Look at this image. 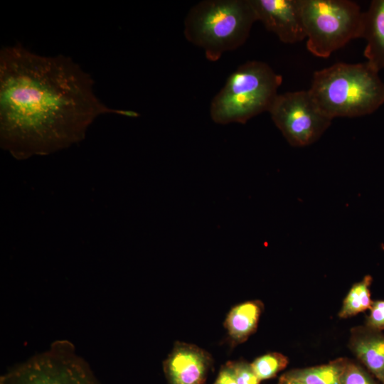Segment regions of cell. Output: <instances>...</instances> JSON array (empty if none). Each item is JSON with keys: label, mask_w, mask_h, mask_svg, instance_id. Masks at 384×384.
<instances>
[{"label": "cell", "mask_w": 384, "mask_h": 384, "mask_svg": "<svg viewBox=\"0 0 384 384\" xmlns=\"http://www.w3.org/2000/svg\"><path fill=\"white\" fill-rule=\"evenodd\" d=\"M94 81L70 57L43 56L21 44L0 51V142L15 159L47 155L81 142L100 114L137 117L95 95Z\"/></svg>", "instance_id": "obj_1"}, {"label": "cell", "mask_w": 384, "mask_h": 384, "mask_svg": "<svg viewBox=\"0 0 384 384\" xmlns=\"http://www.w3.org/2000/svg\"><path fill=\"white\" fill-rule=\"evenodd\" d=\"M367 61L337 63L314 72L308 90L331 119L371 114L384 104V82Z\"/></svg>", "instance_id": "obj_2"}, {"label": "cell", "mask_w": 384, "mask_h": 384, "mask_svg": "<svg viewBox=\"0 0 384 384\" xmlns=\"http://www.w3.org/2000/svg\"><path fill=\"white\" fill-rule=\"evenodd\" d=\"M256 21L250 0H206L190 9L183 33L215 62L223 53L241 46Z\"/></svg>", "instance_id": "obj_3"}, {"label": "cell", "mask_w": 384, "mask_h": 384, "mask_svg": "<svg viewBox=\"0 0 384 384\" xmlns=\"http://www.w3.org/2000/svg\"><path fill=\"white\" fill-rule=\"evenodd\" d=\"M282 82V75L267 63L247 61L230 74L213 99L212 120L220 124H245L253 117L269 112Z\"/></svg>", "instance_id": "obj_4"}, {"label": "cell", "mask_w": 384, "mask_h": 384, "mask_svg": "<svg viewBox=\"0 0 384 384\" xmlns=\"http://www.w3.org/2000/svg\"><path fill=\"white\" fill-rule=\"evenodd\" d=\"M306 48L328 58L351 40L361 38L363 12L349 0H302Z\"/></svg>", "instance_id": "obj_5"}, {"label": "cell", "mask_w": 384, "mask_h": 384, "mask_svg": "<svg viewBox=\"0 0 384 384\" xmlns=\"http://www.w3.org/2000/svg\"><path fill=\"white\" fill-rule=\"evenodd\" d=\"M0 384H100L72 343L58 341L50 349L14 366Z\"/></svg>", "instance_id": "obj_6"}, {"label": "cell", "mask_w": 384, "mask_h": 384, "mask_svg": "<svg viewBox=\"0 0 384 384\" xmlns=\"http://www.w3.org/2000/svg\"><path fill=\"white\" fill-rule=\"evenodd\" d=\"M269 112L287 142L295 147L316 142L332 121L320 109L309 90L278 94Z\"/></svg>", "instance_id": "obj_7"}, {"label": "cell", "mask_w": 384, "mask_h": 384, "mask_svg": "<svg viewBox=\"0 0 384 384\" xmlns=\"http://www.w3.org/2000/svg\"><path fill=\"white\" fill-rule=\"evenodd\" d=\"M257 21L284 43L306 38L302 0H250Z\"/></svg>", "instance_id": "obj_8"}, {"label": "cell", "mask_w": 384, "mask_h": 384, "mask_svg": "<svg viewBox=\"0 0 384 384\" xmlns=\"http://www.w3.org/2000/svg\"><path fill=\"white\" fill-rule=\"evenodd\" d=\"M212 363L209 353L198 346L177 342L163 369L168 384H206Z\"/></svg>", "instance_id": "obj_9"}, {"label": "cell", "mask_w": 384, "mask_h": 384, "mask_svg": "<svg viewBox=\"0 0 384 384\" xmlns=\"http://www.w3.org/2000/svg\"><path fill=\"white\" fill-rule=\"evenodd\" d=\"M350 347L365 368L384 384V334L366 326L353 329Z\"/></svg>", "instance_id": "obj_10"}, {"label": "cell", "mask_w": 384, "mask_h": 384, "mask_svg": "<svg viewBox=\"0 0 384 384\" xmlns=\"http://www.w3.org/2000/svg\"><path fill=\"white\" fill-rule=\"evenodd\" d=\"M361 38L366 41L363 55L380 71L384 69V0H373L363 12Z\"/></svg>", "instance_id": "obj_11"}, {"label": "cell", "mask_w": 384, "mask_h": 384, "mask_svg": "<svg viewBox=\"0 0 384 384\" xmlns=\"http://www.w3.org/2000/svg\"><path fill=\"white\" fill-rule=\"evenodd\" d=\"M263 304L260 301H247L235 306L228 314L225 327L235 343L245 341L256 330Z\"/></svg>", "instance_id": "obj_12"}, {"label": "cell", "mask_w": 384, "mask_h": 384, "mask_svg": "<svg viewBox=\"0 0 384 384\" xmlns=\"http://www.w3.org/2000/svg\"><path fill=\"white\" fill-rule=\"evenodd\" d=\"M346 362L339 358L324 365L294 369L282 376L302 384H341Z\"/></svg>", "instance_id": "obj_13"}, {"label": "cell", "mask_w": 384, "mask_h": 384, "mask_svg": "<svg viewBox=\"0 0 384 384\" xmlns=\"http://www.w3.org/2000/svg\"><path fill=\"white\" fill-rule=\"evenodd\" d=\"M372 282V277L368 274L351 287L339 311L341 318H348L370 309L373 302L370 298Z\"/></svg>", "instance_id": "obj_14"}, {"label": "cell", "mask_w": 384, "mask_h": 384, "mask_svg": "<svg viewBox=\"0 0 384 384\" xmlns=\"http://www.w3.org/2000/svg\"><path fill=\"white\" fill-rule=\"evenodd\" d=\"M288 358L279 353H270L257 358L251 366L260 381L274 378L285 368Z\"/></svg>", "instance_id": "obj_15"}, {"label": "cell", "mask_w": 384, "mask_h": 384, "mask_svg": "<svg viewBox=\"0 0 384 384\" xmlns=\"http://www.w3.org/2000/svg\"><path fill=\"white\" fill-rule=\"evenodd\" d=\"M341 384H381L366 368L347 361Z\"/></svg>", "instance_id": "obj_16"}, {"label": "cell", "mask_w": 384, "mask_h": 384, "mask_svg": "<svg viewBox=\"0 0 384 384\" xmlns=\"http://www.w3.org/2000/svg\"><path fill=\"white\" fill-rule=\"evenodd\" d=\"M232 368L238 384H260L251 364L243 361L227 363Z\"/></svg>", "instance_id": "obj_17"}, {"label": "cell", "mask_w": 384, "mask_h": 384, "mask_svg": "<svg viewBox=\"0 0 384 384\" xmlns=\"http://www.w3.org/2000/svg\"><path fill=\"white\" fill-rule=\"evenodd\" d=\"M366 326L377 331L384 330V300L373 301Z\"/></svg>", "instance_id": "obj_18"}, {"label": "cell", "mask_w": 384, "mask_h": 384, "mask_svg": "<svg viewBox=\"0 0 384 384\" xmlns=\"http://www.w3.org/2000/svg\"><path fill=\"white\" fill-rule=\"evenodd\" d=\"M213 384H238L232 368L227 363L221 367Z\"/></svg>", "instance_id": "obj_19"}, {"label": "cell", "mask_w": 384, "mask_h": 384, "mask_svg": "<svg viewBox=\"0 0 384 384\" xmlns=\"http://www.w3.org/2000/svg\"><path fill=\"white\" fill-rule=\"evenodd\" d=\"M279 384H302V383L292 379L287 378L282 375L279 378Z\"/></svg>", "instance_id": "obj_20"}]
</instances>
